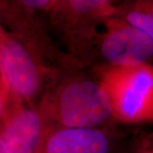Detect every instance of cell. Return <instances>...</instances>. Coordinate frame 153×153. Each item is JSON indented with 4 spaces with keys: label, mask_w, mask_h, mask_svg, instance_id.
Returning <instances> with one entry per match:
<instances>
[{
    "label": "cell",
    "mask_w": 153,
    "mask_h": 153,
    "mask_svg": "<svg viewBox=\"0 0 153 153\" xmlns=\"http://www.w3.org/2000/svg\"><path fill=\"white\" fill-rule=\"evenodd\" d=\"M38 110L47 128H98L113 117L98 80L82 76L67 79L46 94Z\"/></svg>",
    "instance_id": "1"
},
{
    "label": "cell",
    "mask_w": 153,
    "mask_h": 153,
    "mask_svg": "<svg viewBox=\"0 0 153 153\" xmlns=\"http://www.w3.org/2000/svg\"><path fill=\"white\" fill-rule=\"evenodd\" d=\"M99 82L107 94L113 118L126 123L153 122V66H108Z\"/></svg>",
    "instance_id": "2"
},
{
    "label": "cell",
    "mask_w": 153,
    "mask_h": 153,
    "mask_svg": "<svg viewBox=\"0 0 153 153\" xmlns=\"http://www.w3.org/2000/svg\"><path fill=\"white\" fill-rule=\"evenodd\" d=\"M0 82L9 98L31 103L43 83V72L27 46L6 31L0 38Z\"/></svg>",
    "instance_id": "3"
},
{
    "label": "cell",
    "mask_w": 153,
    "mask_h": 153,
    "mask_svg": "<svg viewBox=\"0 0 153 153\" xmlns=\"http://www.w3.org/2000/svg\"><path fill=\"white\" fill-rule=\"evenodd\" d=\"M0 119V134L10 152L38 153L48 128L38 109L9 98Z\"/></svg>",
    "instance_id": "4"
},
{
    "label": "cell",
    "mask_w": 153,
    "mask_h": 153,
    "mask_svg": "<svg viewBox=\"0 0 153 153\" xmlns=\"http://www.w3.org/2000/svg\"><path fill=\"white\" fill-rule=\"evenodd\" d=\"M100 48L109 66H136L153 57L152 39L123 19L108 21Z\"/></svg>",
    "instance_id": "5"
},
{
    "label": "cell",
    "mask_w": 153,
    "mask_h": 153,
    "mask_svg": "<svg viewBox=\"0 0 153 153\" xmlns=\"http://www.w3.org/2000/svg\"><path fill=\"white\" fill-rule=\"evenodd\" d=\"M112 143L100 128H48L38 153H113Z\"/></svg>",
    "instance_id": "6"
},
{
    "label": "cell",
    "mask_w": 153,
    "mask_h": 153,
    "mask_svg": "<svg viewBox=\"0 0 153 153\" xmlns=\"http://www.w3.org/2000/svg\"><path fill=\"white\" fill-rule=\"evenodd\" d=\"M124 21L138 28L153 40V17L149 14L133 7L126 13Z\"/></svg>",
    "instance_id": "7"
},
{
    "label": "cell",
    "mask_w": 153,
    "mask_h": 153,
    "mask_svg": "<svg viewBox=\"0 0 153 153\" xmlns=\"http://www.w3.org/2000/svg\"><path fill=\"white\" fill-rule=\"evenodd\" d=\"M23 5L27 6L31 9H37V10H48L55 5H57L60 2L57 1H46V0H26L21 2Z\"/></svg>",
    "instance_id": "8"
},
{
    "label": "cell",
    "mask_w": 153,
    "mask_h": 153,
    "mask_svg": "<svg viewBox=\"0 0 153 153\" xmlns=\"http://www.w3.org/2000/svg\"><path fill=\"white\" fill-rule=\"evenodd\" d=\"M137 9L144 11L153 17V1H141L137 2L134 5Z\"/></svg>",
    "instance_id": "9"
},
{
    "label": "cell",
    "mask_w": 153,
    "mask_h": 153,
    "mask_svg": "<svg viewBox=\"0 0 153 153\" xmlns=\"http://www.w3.org/2000/svg\"><path fill=\"white\" fill-rule=\"evenodd\" d=\"M8 100H9V94L7 93L5 88L0 82V118L4 113V111Z\"/></svg>",
    "instance_id": "10"
},
{
    "label": "cell",
    "mask_w": 153,
    "mask_h": 153,
    "mask_svg": "<svg viewBox=\"0 0 153 153\" xmlns=\"http://www.w3.org/2000/svg\"><path fill=\"white\" fill-rule=\"evenodd\" d=\"M0 153H10L1 134H0Z\"/></svg>",
    "instance_id": "11"
},
{
    "label": "cell",
    "mask_w": 153,
    "mask_h": 153,
    "mask_svg": "<svg viewBox=\"0 0 153 153\" xmlns=\"http://www.w3.org/2000/svg\"><path fill=\"white\" fill-rule=\"evenodd\" d=\"M4 29L3 27L0 25V38H1V37H2V34L4 33Z\"/></svg>",
    "instance_id": "12"
},
{
    "label": "cell",
    "mask_w": 153,
    "mask_h": 153,
    "mask_svg": "<svg viewBox=\"0 0 153 153\" xmlns=\"http://www.w3.org/2000/svg\"><path fill=\"white\" fill-rule=\"evenodd\" d=\"M143 153H153V150L152 151H149V152H145Z\"/></svg>",
    "instance_id": "13"
}]
</instances>
